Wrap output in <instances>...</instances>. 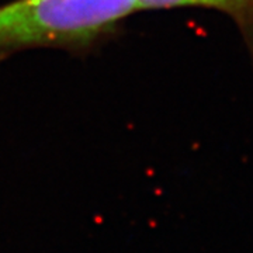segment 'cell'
<instances>
[{"instance_id": "1", "label": "cell", "mask_w": 253, "mask_h": 253, "mask_svg": "<svg viewBox=\"0 0 253 253\" xmlns=\"http://www.w3.org/2000/svg\"><path fill=\"white\" fill-rule=\"evenodd\" d=\"M134 10L136 0H16L0 7V51L83 45Z\"/></svg>"}, {"instance_id": "2", "label": "cell", "mask_w": 253, "mask_h": 253, "mask_svg": "<svg viewBox=\"0 0 253 253\" xmlns=\"http://www.w3.org/2000/svg\"><path fill=\"white\" fill-rule=\"evenodd\" d=\"M245 4L246 0H136L138 10L169 9V7H180V6H206V7L232 10L242 7Z\"/></svg>"}]
</instances>
